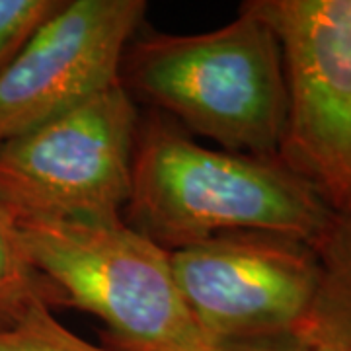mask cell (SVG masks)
<instances>
[{
  "mask_svg": "<svg viewBox=\"0 0 351 351\" xmlns=\"http://www.w3.org/2000/svg\"><path fill=\"white\" fill-rule=\"evenodd\" d=\"M279 41L287 117L281 164L351 211V0H250Z\"/></svg>",
  "mask_w": 351,
  "mask_h": 351,
  "instance_id": "obj_5",
  "label": "cell"
},
{
  "mask_svg": "<svg viewBox=\"0 0 351 351\" xmlns=\"http://www.w3.org/2000/svg\"><path fill=\"white\" fill-rule=\"evenodd\" d=\"M313 246L230 232L170 252L176 283L207 343L295 332L318 287Z\"/></svg>",
  "mask_w": 351,
  "mask_h": 351,
  "instance_id": "obj_6",
  "label": "cell"
},
{
  "mask_svg": "<svg viewBox=\"0 0 351 351\" xmlns=\"http://www.w3.org/2000/svg\"><path fill=\"white\" fill-rule=\"evenodd\" d=\"M137 131V106L119 80L0 143V207L16 225L121 221Z\"/></svg>",
  "mask_w": 351,
  "mask_h": 351,
  "instance_id": "obj_4",
  "label": "cell"
},
{
  "mask_svg": "<svg viewBox=\"0 0 351 351\" xmlns=\"http://www.w3.org/2000/svg\"><path fill=\"white\" fill-rule=\"evenodd\" d=\"M121 82L219 149L274 158L287 90L271 27L248 10L201 34H147L127 47Z\"/></svg>",
  "mask_w": 351,
  "mask_h": 351,
  "instance_id": "obj_2",
  "label": "cell"
},
{
  "mask_svg": "<svg viewBox=\"0 0 351 351\" xmlns=\"http://www.w3.org/2000/svg\"><path fill=\"white\" fill-rule=\"evenodd\" d=\"M59 302L57 291L39 276L25 254L20 228L0 207V328L14 324L36 301Z\"/></svg>",
  "mask_w": 351,
  "mask_h": 351,
  "instance_id": "obj_9",
  "label": "cell"
},
{
  "mask_svg": "<svg viewBox=\"0 0 351 351\" xmlns=\"http://www.w3.org/2000/svg\"><path fill=\"white\" fill-rule=\"evenodd\" d=\"M127 223L168 252L230 232L318 242L332 209L274 158L211 149L182 129L138 123Z\"/></svg>",
  "mask_w": 351,
  "mask_h": 351,
  "instance_id": "obj_1",
  "label": "cell"
},
{
  "mask_svg": "<svg viewBox=\"0 0 351 351\" xmlns=\"http://www.w3.org/2000/svg\"><path fill=\"white\" fill-rule=\"evenodd\" d=\"M18 228L59 302L98 316L123 351H199L207 343L178 289L170 252L125 219Z\"/></svg>",
  "mask_w": 351,
  "mask_h": 351,
  "instance_id": "obj_3",
  "label": "cell"
},
{
  "mask_svg": "<svg viewBox=\"0 0 351 351\" xmlns=\"http://www.w3.org/2000/svg\"><path fill=\"white\" fill-rule=\"evenodd\" d=\"M145 0H64L0 75V143L121 80Z\"/></svg>",
  "mask_w": 351,
  "mask_h": 351,
  "instance_id": "obj_7",
  "label": "cell"
},
{
  "mask_svg": "<svg viewBox=\"0 0 351 351\" xmlns=\"http://www.w3.org/2000/svg\"><path fill=\"white\" fill-rule=\"evenodd\" d=\"M199 351H311V346L297 332H285L265 338L205 343Z\"/></svg>",
  "mask_w": 351,
  "mask_h": 351,
  "instance_id": "obj_12",
  "label": "cell"
},
{
  "mask_svg": "<svg viewBox=\"0 0 351 351\" xmlns=\"http://www.w3.org/2000/svg\"><path fill=\"white\" fill-rule=\"evenodd\" d=\"M0 351H112L90 343L51 313L47 301L32 302L10 326L0 328Z\"/></svg>",
  "mask_w": 351,
  "mask_h": 351,
  "instance_id": "obj_10",
  "label": "cell"
},
{
  "mask_svg": "<svg viewBox=\"0 0 351 351\" xmlns=\"http://www.w3.org/2000/svg\"><path fill=\"white\" fill-rule=\"evenodd\" d=\"M313 248L320 267L318 287L295 332L306 341H351V211L334 213Z\"/></svg>",
  "mask_w": 351,
  "mask_h": 351,
  "instance_id": "obj_8",
  "label": "cell"
},
{
  "mask_svg": "<svg viewBox=\"0 0 351 351\" xmlns=\"http://www.w3.org/2000/svg\"><path fill=\"white\" fill-rule=\"evenodd\" d=\"M64 0H0V75Z\"/></svg>",
  "mask_w": 351,
  "mask_h": 351,
  "instance_id": "obj_11",
  "label": "cell"
},
{
  "mask_svg": "<svg viewBox=\"0 0 351 351\" xmlns=\"http://www.w3.org/2000/svg\"><path fill=\"white\" fill-rule=\"evenodd\" d=\"M306 343L311 346V351H351V341H339V339H313Z\"/></svg>",
  "mask_w": 351,
  "mask_h": 351,
  "instance_id": "obj_13",
  "label": "cell"
}]
</instances>
